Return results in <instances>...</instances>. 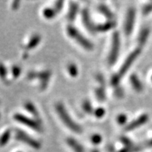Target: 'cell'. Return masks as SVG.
Returning <instances> with one entry per match:
<instances>
[{
  "mask_svg": "<svg viewBox=\"0 0 152 152\" xmlns=\"http://www.w3.org/2000/svg\"><path fill=\"white\" fill-rule=\"evenodd\" d=\"M16 138L19 141L24 142L25 144H28L30 147L35 149H40V144L37 140H34L31 137H30L28 134L24 132L23 131L20 130H16Z\"/></svg>",
  "mask_w": 152,
  "mask_h": 152,
  "instance_id": "52a82bcc",
  "label": "cell"
},
{
  "mask_svg": "<svg viewBox=\"0 0 152 152\" xmlns=\"http://www.w3.org/2000/svg\"><path fill=\"white\" fill-rule=\"evenodd\" d=\"M136 16V11L134 8L129 9L127 14L126 20L125 23V32L127 35H130L133 30L134 27V20Z\"/></svg>",
  "mask_w": 152,
  "mask_h": 152,
  "instance_id": "ba28073f",
  "label": "cell"
},
{
  "mask_svg": "<svg viewBox=\"0 0 152 152\" xmlns=\"http://www.w3.org/2000/svg\"><path fill=\"white\" fill-rule=\"evenodd\" d=\"M149 29L148 28H144L143 30H142L141 33H140V35L139 36V43H140V45L143 46V45L147 42L148 37H149Z\"/></svg>",
  "mask_w": 152,
  "mask_h": 152,
  "instance_id": "9a60e30c",
  "label": "cell"
},
{
  "mask_svg": "<svg viewBox=\"0 0 152 152\" xmlns=\"http://www.w3.org/2000/svg\"><path fill=\"white\" fill-rule=\"evenodd\" d=\"M140 148L139 147H126L124 149L121 150L119 152H137L140 151Z\"/></svg>",
  "mask_w": 152,
  "mask_h": 152,
  "instance_id": "484cf974",
  "label": "cell"
},
{
  "mask_svg": "<svg viewBox=\"0 0 152 152\" xmlns=\"http://www.w3.org/2000/svg\"><path fill=\"white\" fill-rule=\"evenodd\" d=\"M92 152H99V151L97 149H94V150H93Z\"/></svg>",
  "mask_w": 152,
  "mask_h": 152,
  "instance_id": "e575fe53",
  "label": "cell"
},
{
  "mask_svg": "<svg viewBox=\"0 0 152 152\" xmlns=\"http://www.w3.org/2000/svg\"><path fill=\"white\" fill-rule=\"evenodd\" d=\"M11 72H12V75L14 78L18 77L20 74V68L17 66H14L11 68Z\"/></svg>",
  "mask_w": 152,
  "mask_h": 152,
  "instance_id": "d4e9b609",
  "label": "cell"
},
{
  "mask_svg": "<svg viewBox=\"0 0 152 152\" xmlns=\"http://www.w3.org/2000/svg\"><path fill=\"white\" fill-rule=\"evenodd\" d=\"M63 4H64V1H58L56 2V4H55V9L57 11V12H59V11L61 10L63 8Z\"/></svg>",
  "mask_w": 152,
  "mask_h": 152,
  "instance_id": "1f68e13d",
  "label": "cell"
},
{
  "mask_svg": "<svg viewBox=\"0 0 152 152\" xmlns=\"http://www.w3.org/2000/svg\"><path fill=\"white\" fill-rule=\"evenodd\" d=\"M143 14L144 15H147L150 14L152 11V2L148 3L143 7Z\"/></svg>",
  "mask_w": 152,
  "mask_h": 152,
  "instance_id": "4316f807",
  "label": "cell"
},
{
  "mask_svg": "<svg viewBox=\"0 0 152 152\" xmlns=\"http://www.w3.org/2000/svg\"><path fill=\"white\" fill-rule=\"evenodd\" d=\"M25 107L27 109V111H29L32 115H33L38 120H40V116H39L37 110L36 109L35 106H34L31 102H27V103H26V104H25Z\"/></svg>",
  "mask_w": 152,
  "mask_h": 152,
  "instance_id": "d6986e66",
  "label": "cell"
},
{
  "mask_svg": "<svg viewBox=\"0 0 152 152\" xmlns=\"http://www.w3.org/2000/svg\"><path fill=\"white\" fill-rule=\"evenodd\" d=\"M51 72L49 71H43L40 72H30L28 74V77L30 80L38 78L40 80L41 85L40 88L42 90L45 89L48 85L49 78L51 77Z\"/></svg>",
  "mask_w": 152,
  "mask_h": 152,
  "instance_id": "8992f818",
  "label": "cell"
},
{
  "mask_svg": "<svg viewBox=\"0 0 152 152\" xmlns=\"http://www.w3.org/2000/svg\"><path fill=\"white\" fill-rule=\"evenodd\" d=\"M149 121V115L147 113L142 114L140 117H138L136 120L132 121L130 124H128L125 127V131H132L134 129L139 128V127L142 126L145 124L146 123L148 122Z\"/></svg>",
  "mask_w": 152,
  "mask_h": 152,
  "instance_id": "9c48e42d",
  "label": "cell"
},
{
  "mask_svg": "<svg viewBox=\"0 0 152 152\" xmlns=\"http://www.w3.org/2000/svg\"><path fill=\"white\" fill-rule=\"evenodd\" d=\"M77 10H78V6L75 2H71V6H70L69 12L68 14V20H75L76 15H77Z\"/></svg>",
  "mask_w": 152,
  "mask_h": 152,
  "instance_id": "5bb4252c",
  "label": "cell"
},
{
  "mask_svg": "<svg viewBox=\"0 0 152 152\" xmlns=\"http://www.w3.org/2000/svg\"><path fill=\"white\" fill-rule=\"evenodd\" d=\"M120 35L118 32H115L112 38V45L109 56V63L113 65L116 61L120 50Z\"/></svg>",
  "mask_w": 152,
  "mask_h": 152,
  "instance_id": "277c9868",
  "label": "cell"
},
{
  "mask_svg": "<svg viewBox=\"0 0 152 152\" xmlns=\"http://www.w3.org/2000/svg\"><path fill=\"white\" fill-rule=\"evenodd\" d=\"M57 14H58V12H57V11L55 9L47 8L44 9L43 11V16H45V18L48 19L54 18Z\"/></svg>",
  "mask_w": 152,
  "mask_h": 152,
  "instance_id": "ffe728a7",
  "label": "cell"
},
{
  "mask_svg": "<svg viewBox=\"0 0 152 152\" xmlns=\"http://www.w3.org/2000/svg\"><path fill=\"white\" fill-rule=\"evenodd\" d=\"M104 113H105V111H104V109H102V108H98V109L95 111L94 115L95 116H96L97 118H101L103 116Z\"/></svg>",
  "mask_w": 152,
  "mask_h": 152,
  "instance_id": "f546056e",
  "label": "cell"
},
{
  "mask_svg": "<svg viewBox=\"0 0 152 152\" xmlns=\"http://www.w3.org/2000/svg\"><path fill=\"white\" fill-rule=\"evenodd\" d=\"M14 118L18 122L22 123L26 126L29 127L30 128L33 129V130L37 131L38 132H41L42 131V128L41 125L39 123L30 118H28L26 115H23L20 113H16L14 115Z\"/></svg>",
  "mask_w": 152,
  "mask_h": 152,
  "instance_id": "5b68a950",
  "label": "cell"
},
{
  "mask_svg": "<svg viewBox=\"0 0 152 152\" xmlns=\"http://www.w3.org/2000/svg\"><path fill=\"white\" fill-rule=\"evenodd\" d=\"M66 142L69 145V147L71 148L75 152H84V149L82 147V145L78 143L75 139L73 138H68L66 140Z\"/></svg>",
  "mask_w": 152,
  "mask_h": 152,
  "instance_id": "7c38bea8",
  "label": "cell"
},
{
  "mask_svg": "<svg viewBox=\"0 0 152 152\" xmlns=\"http://www.w3.org/2000/svg\"><path fill=\"white\" fill-rule=\"evenodd\" d=\"M68 71L72 77H76L77 75V68L74 64H70L68 65Z\"/></svg>",
  "mask_w": 152,
  "mask_h": 152,
  "instance_id": "603a6c76",
  "label": "cell"
},
{
  "mask_svg": "<svg viewBox=\"0 0 152 152\" xmlns=\"http://www.w3.org/2000/svg\"><path fill=\"white\" fill-rule=\"evenodd\" d=\"M130 80L131 84H132V87L137 91V92H141L143 91V85H142V83L140 81V78H139L138 76L136 74H132V75H131Z\"/></svg>",
  "mask_w": 152,
  "mask_h": 152,
  "instance_id": "8fae6325",
  "label": "cell"
},
{
  "mask_svg": "<svg viewBox=\"0 0 152 152\" xmlns=\"http://www.w3.org/2000/svg\"><path fill=\"white\" fill-rule=\"evenodd\" d=\"M127 120H128V118H127V116L125 114H121V115H119L118 116L117 118L118 123L120 125L125 124V123L127 122Z\"/></svg>",
  "mask_w": 152,
  "mask_h": 152,
  "instance_id": "83f0119b",
  "label": "cell"
},
{
  "mask_svg": "<svg viewBox=\"0 0 152 152\" xmlns=\"http://www.w3.org/2000/svg\"><path fill=\"white\" fill-rule=\"evenodd\" d=\"M115 26V23L113 21H109L108 23H105L99 25V26H96V31L98 32H105L108 31L111 28H113Z\"/></svg>",
  "mask_w": 152,
  "mask_h": 152,
  "instance_id": "ac0fdd59",
  "label": "cell"
},
{
  "mask_svg": "<svg viewBox=\"0 0 152 152\" xmlns=\"http://www.w3.org/2000/svg\"><path fill=\"white\" fill-rule=\"evenodd\" d=\"M82 16H83V23L85 26V27L87 28V29L90 30L91 32H95L96 31V26L93 23V22L91 20L90 14H89L88 10L87 9H84L83 11V14H82Z\"/></svg>",
  "mask_w": 152,
  "mask_h": 152,
  "instance_id": "30bf717a",
  "label": "cell"
},
{
  "mask_svg": "<svg viewBox=\"0 0 152 152\" xmlns=\"http://www.w3.org/2000/svg\"><path fill=\"white\" fill-rule=\"evenodd\" d=\"M56 109L59 115L60 118L64 122L66 126L68 127L70 130L76 133H81L82 128L79 125H77V123L73 121L72 118L70 116V115L66 111L64 106L62 104L58 103L56 104Z\"/></svg>",
  "mask_w": 152,
  "mask_h": 152,
  "instance_id": "7a4b0ae2",
  "label": "cell"
},
{
  "mask_svg": "<svg viewBox=\"0 0 152 152\" xmlns=\"http://www.w3.org/2000/svg\"><path fill=\"white\" fill-rule=\"evenodd\" d=\"M95 93H96V98L98 99V100L101 101V102H103V101L105 100L106 98V94H105V91H104V87H99V88H97L95 91Z\"/></svg>",
  "mask_w": 152,
  "mask_h": 152,
  "instance_id": "7402d4cb",
  "label": "cell"
},
{
  "mask_svg": "<svg viewBox=\"0 0 152 152\" xmlns=\"http://www.w3.org/2000/svg\"><path fill=\"white\" fill-rule=\"evenodd\" d=\"M11 137V130L9 129L6 130L0 137V147H4L8 143Z\"/></svg>",
  "mask_w": 152,
  "mask_h": 152,
  "instance_id": "e0dca14e",
  "label": "cell"
},
{
  "mask_svg": "<svg viewBox=\"0 0 152 152\" xmlns=\"http://www.w3.org/2000/svg\"><path fill=\"white\" fill-rule=\"evenodd\" d=\"M67 33L68 35L80 45L83 48L87 49V50H92L93 49V45L86 37H84L74 26H68L67 27Z\"/></svg>",
  "mask_w": 152,
  "mask_h": 152,
  "instance_id": "3957f363",
  "label": "cell"
},
{
  "mask_svg": "<svg viewBox=\"0 0 152 152\" xmlns=\"http://www.w3.org/2000/svg\"><path fill=\"white\" fill-rule=\"evenodd\" d=\"M83 109H84V111L85 112H87V113H92L93 109H92V104H91V103L89 102V101L86 100L83 102Z\"/></svg>",
  "mask_w": 152,
  "mask_h": 152,
  "instance_id": "cb8c5ba5",
  "label": "cell"
},
{
  "mask_svg": "<svg viewBox=\"0 0 152 152\" xmlns=\"http://www.w3.org/2000/svg\"><path fill=\"white\" fill-rule=\"evenodd\" d=\"M41 41V36L39 35H33V37L30 38V41L28 42L27 45L26 46V49L27 50H30V49H32L35 48L37 46V45Z\"/></svg>",
  "mask_w": 152,
  "mask_h": 152,
  "instance_id": "4fadbf2b",
  "label": "cell"
},
{
  "mask_svg": "<svg viewBox=\"0 0 152 152\" xmlns=\"http://www.w3.org/2000/svg\"><path fill=\"white\" fill-rule=\"evenodd\" d=\"M19 4H20V1H13L12 4H11V8L14 9V10H16L19 7Z\"/></svg>",
  "mask_w": 152,
  "mask_h": 152,
  "instance_id": "d6a6232c",
  "label": "cell"
},
{
  "mask_svg": "<svg viewBox=\"0 0 152 152\" xmlns=\"http://www.w3.org/2000/svg\"><path fill=\"white\" fill-rule=\"evenodd\" d=\"M121 141H122L123 143L124 144L126 147H132V142H131L130 139L124 137L121 138Z\"/></svg>",
  "mask_w": 152,
  "mask_h": 152,
  "instance_id": "4dcf8cb0",
  "label": "cell"
},
{
  "mask_svg": "<svg viewBox=\"0 0 152 152\" xmlns=\"http://www.w3.org/2000/svg\"><path fill=\"white\" fill-rule=\"evenodd\" d=\"M140 52H141V49L140 48H137L134 49L133 52L128 56V58H126L125 61V62L123 63L122 66L121 67L120 71L118 72L117 74H115V75L112 77L111 80V84L112 85H115L116 86L119 84V82L121 80V78L123 75H125V73H127V71H128L129 68H130V66L132 65L133 62L135 61V59L137 58L139 55H140Z\"/></svg>",
  "mask_w": 152,
  "mask_h": 152,
  "instance_id": "6da1fadb",
  "label": "cell"
},
{
  "mask_svg": "<svg viewBox=\"0 0 152 152\" xmlns=\"http://www.w3.org/2000/svg\"><path fill=\"white\" fill-rule=\"evenodd\" d=\"M151 81H152V75H151Z\"/></svg>",
  "mask_w": 152,
  "mask_h": 152,
  "instance_id": "d590c367",
  "label": "cell"
},
{
  "mask_svg": "<svg viewBox=\"0 0 152 152\" xmlns=\"http://www.w3.org/2000/svg\"><path fill=\"white\" fill-rule=\"evenodd\" d=\"M91 140H92V142L93 143L95 144H98L102 142V138L99 134H94V135L92 137V138H91Z\"/></svg>",
  "mask_w": 152,
  "mask_h": 152,
  "instance_id": "f1b7e54d",
  "label": "cell"
},
{
  "mask_svg": "<svg viewBox=\"0 0 152 152\" xmlns=\"http://www.w3.org/2000/svg\"><path fill=\"white\" fill-rule=\"evenodd\" d=\"M0 79L6 84L8 83L7 68H6L5 66L2 63H0Z\"/></svg>",
  "mask_w": 152,
  "mask_h": 152,
  "instance_id": "44dd1931",
  "label": "cell"
},
{
  "mask_svg": "<svg viewBox=\"0 0 152 152\" xmlns=\"http://www.w3.org/2000/svg\"><path fill=\"white\" fill-rule=\"evenodd\" d=\"M148 146H149V147H152V139L148 142Z\"/></svg>",
  "mask_w": 152,
  "mask_h": 152,
  "instance_id": "836d02e7",
  "label": "cell"
},
{
  "mask_svg": "<svg viewBox=\"0 0 152 152\" xmlns=\"http://www.w3.org/2000/svg\"><path fill=\"white\" fill-rule=\"evenodd\" d=\"M99 10L106 18L109 19V20L113 18V14H112L111 10L105 4H100L99 7Z\"/></svg>",
  "mask_w": 152,
  "mask_h": 152,
  "instance_id": "2e32d148",
  "label": "cell"
}]
</instances>
